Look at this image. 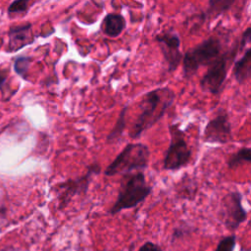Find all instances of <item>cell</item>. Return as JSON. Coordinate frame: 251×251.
<instances>
[{"mask_svg": "<svg viewBox=\"0 0 251 251\" xmlns=\"http://www.w3.org/2000/svg\"><path fill=\"white\" fill-rule=\"evenodd\" d=\"M86 169L83 175L67 178L54 185L53 189L58 202V210H64L75 196L86 195L93 176L99 175L102 170L98 162H92Z\"/></svg>", "mask_w": 251, "mask_h": 251, "instance_id": "6", "label": "cell"}, {"mask_svg": "<svg viewBox=\"0 0 251 251\" xmlns=\"http://www.w3.org/2000/svg\"><path fill=\"white\" fill-rule=\"evenodd\" d=\"M232 74L238 84L244 83L251 75V49L247 47L241 58L234 61Z\"/></svg>", "mask_w": 251, "mask_h": 251, "instance_id": "13", "label": "cell"}, {"mask_svg": "<svg viewBox=\"0 0 251 251\" xmlns=\"http://www.w3.org/2000/svg\"><path fill=\"white\" fill-rule=\"evenodd\" d=\"M251 162V150L249 147H241L237 151L231 153L226 160V166L228 169L233 170L240 167L243 164H250Z\"/></svg>", "mask_w": 251, "mask_h": 251, "instance_id": "16", "label": "cell"}, {"mask_svg": "<svg viewBox=\"0 0 251 251\" xmlns=\"http://www.w3.org/2000/svg\"><path fill=\"white\" fill-rule=\"evenodd\" d=\"M181 180L177 183V189H176V194L185 199H192L195 196L196 192V187H195V182L193 179L190 177H187V176H184Z\"/></svg>", "mask_w": 251, "mask_h": 251, "instance_id": "17", "label": "cell"}, {"mask_svg": "<svg viewBox=\"0 0 251 251\" xmlns=\"http://www.w3.org/2000/svg\"><path fill=\"white\" fill-rule=\"evenodd\" d=\"M250 40H251V28L250 26H248L242 33V36L240 38V41H239V45L240 47H244L246 44H249L250 43Z\"/></svg>", "mask_w": 251, "mask_h": 251, "instance_id": "23", "label": "cell"}, {"mask_svg": "<svg viewBox=\"0 0 251 251\" xmlns=\"http://www.w3.org/2000/svg\"><path fill=\"white\" fill-rule=\"evenodd\" d=\"M35 0H14L8 7L7 13L10 17L16 15H25L34 4Z\"/></svg>", "mask_w": 251, "mask_h": 251, "instance_id": "18", "label": "cell"}, {"mask_svg": "<svg viewBox=\"0 0 251 251\" xmlns=\"http://www.w3.org/2000/svg\"><path fill=\"white\" fill-rule=\"evenodd\" d=\"M236 246V235L235 234H228L223 236L214 251H234Z\"/></svg>", "mask_w": 251, "mask_h": 251, "instance_id": "20", "label": "cell"}, {"mask_svg": "<svg viewBox=\"0 0 251 251\" xmlns=\"http://www.w3.org/2000/svg\"><path fill=\"white\" fill-rule=\"evenodd\" d=\"M222 51V41L218 36H210L189 48L182 56V75L189 79L201 67L209 66Z\"/></svg>", "mask_w": 251, "mask_h": 251, "instance_id": "4", "label": "cell"}, {"mask_svg": "<svg viewBox=\"0 0 251 251\" xmlns=\"http://www.w3.org/2000/svg\"><path fill=\"white\" fill-rule=\"evenodd\" d=\"M8 74H9L8 69H1L0 68V89L2 88L4 83L6 82L7 77H8Z\"/></svg>", "mask_w": 251, "mask_h": 251, "instance_id": "24", "label": "cell"}, {"mask_svg": "<svg viewBox=\"0 0 251 251\" xmlns=\"http://www.w3.org/2000/svg\"><path fill=\"white\" fill-rule=\"evenodd\" d=\"M194 230V227H192L188 224H179L174 230L172 234V241L178 240L182 237L187 236L189 233H191Z\"/></svg>", "mask_w": 251, "mask_h": 251, "instance_id": "21", "label": "cell"}, {"mask_svg": "<svg viewBox=\"0 0 251 251\" xmlns=\"http://www.w3.org/2000/svg\"><path fill=\"white\" fill-rule=\"evenodd\" d=\"M0 251H21V250L16 247H13V246H6V247L1 248Z\"/></svg>", "mask_w": 251, "mask_h": 251, "instance_id": "25", "label": "cell"}, {"mask_svg": "<svg viewBox=\"0 0 251 251\" xmlns=\"http://www.w3.org/2000/svg\"><path fill=\"white\" fill-rule=\"evenodd\" d=\"M239 48V42H236L234 46L221 53L209 66H207V72L202 75L199 81L200 88L203 92L212 95H219L222 92L227 76V70L236 57Z\"/></svg>", "mask_w": 251, "mask_h": 251, "instance_id": "5", "label": "cell"}, {"mask_svg": "<svg viewBox=\"0 0 251 251\" xmlns=\"http://www.w3.org/2000/svg\"><path fill=\"white\" fill-rule=\"evenodd\" d=\"M152 192V186L147 183L143 171H136L122 175L118 196L108 210L114 216L124 210L135 208Z\"/></svg>", "mask_w": 251, "mask_h": 251, "instance_id": "2", "label": "cell"}, {"mask_svg": "<svg viewBox=\"0 0 251 251\" xmlns=\"http://www.w3.org/2000/svg\"><path fill=\"white\" fill-rule=\"evenodd\" d=\"M150 150L144 143H128L104 171L106 176H114L143 171L149 165Z\"/></svg>", "mask_w": 251, "mask_h": 251, "instance_id": "3", "label": "cell"}, {"mask_svg": "<svg viewBox=\"0 0 251 251\" xmlns=\"http://www.w3.org/2000/svg\"><path fill=\"white\" fill-rule=\"evenodd\" d=\"M31 28L32 25L30 23L11 26L8 31L9 40L6 51L14 53L32 44L35 41V36L33 35Z\"/></svg>", "mask_w": 251, "mask_h": 251, "instance_id": "11", "label": "cell"}, {"mask_svg": "<svg viewBox=\"0 0 251 251\" xmlns=\"http://www.w3.org/2000/svg\"><path fill=\"white\" fill-rule=\"evenodd\" d=\"M170 143L165 151L163 170L176 172L186 167L192 159V150L185 138V132L179 124L169 126Z\"/></svg>", "mask_w": 251, "mask_h": 251, "instance_id": "7", "label": "cell"}, {"mask_svg": "<svg viewBox=\"0 0 251 251\" xmlns=\"http://www.w3.org/2000/svg\"><path fill=\"white\" fill-rule=\"evenodd\" d=\"M242 193L235 189L227 192L221 201L220 220L231 232L235 231L248 218V213L242 205Z\"/></svg>", "mask_w": 251, "mask_h": 251, "instance_id": "8", "label": "cell"}, {"mask_svg": "<svg viewBox=\"0 0 251 251\" xmlns=\"http://www.w3.org/2000/svg\"><path fill=\"white\" fill-rule=\"evenodd\" d=\"M236 0H209L204 13L203 20H214L231 9Z\"/></svg>", "mask_w": 251, "mask_h": 251, "instance_id": "14", "label": "cell"}, {"mask_svg": "<svg viewBox=\"0 0 251 251\" xmlns=\"http://www.w3.org/2000/svg\"><path fill=\"white\" fill-rule=\"evenodd\" d=\"M126 22L123 15L118 13H108L101 24V29L104 34L111 38L118 37L126 28Z\"/></svg>", "mask_w": 251, "mask_h": 251, "instance_id": "12", "label": "cell"}, {"mask_svg": "<svg viewBox=\"0 0 251 251\" xmlns=\"http://www.w3.org/2000/svg\"><path fill=\"white\" fill-rule=\"evenodd\" d=\"M162 52L168 72H174L179 66L183 54L180 52V38L174 30L163 31L155 36Z\"/></svg>", "mask_w": 251, "mask_h": 251, "instance_id": "10", "label": "cell"}, {"mask_svg": "<svg viewBox=\"0 0 251 251\" xmlns=\"http://www.w3.org/2000/svg\"><path fill=\"white\" fill-rule=\"evenodd\" d=\"M232 140L231 124L228 113L221 108L204 127L202 141L208 144H226Z\"/></svg>", "mask_w": 251, "mask_h": 251, "instance_id": "9", "label": "cell"}, {"mask_svg": "<svg viewBox=\"0 0 251 251\" xmlns=\"http://www.w3.org/2000/svg\"><path fill=\"white\" fill-rule=\"evenodd\" d=\"M138 251H163V249L158 243L148 240L139 247Z\"/></svg>", "mask_w": 251, "mask_h": 251, "instance_id": "22", "label": "cell"}, {"mask_svg": "<svg viewBox=\"0 0 251 251\" xmlns=\"http://www.w3.org/2000/svg\"><path fill=\"white\" fill-rule=\"evenodd\" d=\"M126 112H127V106H125L121 110V112L118 116V119L116 121L115 126H113V128L107 134L106 141H107L108 144H114V143H117L121 140V138L124 134L125 128H126Z\"/></svg>", "mask_w": 251, "mask_h": 251, "instance_id": "15", "label": "cell"}, {"mask_svg": "<svg viewBox=\"0 0 251 251\" xmlns=\"http://www.w3.org/2000/svg\"><path fill=\"white\" fill-rule=\"evenodd\" d=\"M31 57L20 56L16 58L14 62V71L17 75L22 76L24 79H26V73L31 64Z\"/></svg>", "mask_w": 251, "mask_h": 251, "instance_id": "19", "label": "cell"}, {"mask_svg": "<svg viewBox=\"0 0 251 251\" xmlns=\"http://www.w3.org/2000/svg\"><path fill=\"white\" fill-rule=\"evenodd\" d=\"M175 98V91L168 86L158 87L146 92L139 103L140 112L129 129V137L137 139L154 126L172 107Z\"/></svg>", "mask_w": 251, "mask_h": 251, "instance_id": "1", "label": "cell"}]
</instances>
